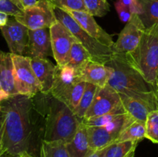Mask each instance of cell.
I'll return each instance as SVG.
<instances>
[{
    "label": "cell",
    "mask_w": 158,
    "mask_h": 157,
    "mask_svg": "<svg viewBox=\"0 0 158 157\" xmlns=\"http://www.w3.org/2000/svg\"><path fill=\"white\" fill-rule=\"evenodd\" d=\"M32 98L23 95L11 96L0 103L4 115L2 149L4 154L19 156L32 153Z\"/></svg>",
    "instance_id": "obj_1"
},
{
    "label": "cell",
    "mask_w": 158,
    "mask_h": 157,
    "mask_svg": "<svg viewBox=\"0 0 158 157\" xmlns=\"http://www.w3.org/2000/svg\"><path fill=\"white\" fill-rule=\"evenodd\" d=\"M41 93V92H40ZM36 110L43 116V136L46 142L69 143L81 123L72 110L50 93H41Z\"/></svg>",
    "instance_id": "obj_2"
},
{
    "label": "cell",
    "mask_w": 158,
    "mask_h": 157,
    "mask_svg": "<svg viewBox=\"0 0 158 157\" xmlns=\"http://www.w3.org/2000/svg\"><path fill=\"white\" fill-rule=\"evenodd\" d=\"M113 69L107 85L118 94L142 100L158 109L157 90L147 83L138 72L133 69L120 55H113L106 63Z\"/></svg>",
    "instance_id": "obj_3"
},
{
    "label": "cell",
    "mask_w": 158,
    "mask_h": 157,
    "mask_svg": "<svg viewBox=\"0 0 158 157\" xmlns=\"http://www.w3.org/2000/svg\"><path fill=\"white\" fill-rule=\"evenodd\" d=\"M143 79L157 90L158 25L145 29L140 42L132 52L120 55Z\"/></svg>",
    "instance_id": "obj_4"
},
{
    "label": "cell",
    "mask_w": 158,
    "mask_h": 157,
    "mask_svg": "<svg viewBox=\"0 0 158 157\" xmlns=\"http://www.w3.org/2000/svg\"><path fill=\"white\" fill-rule=\"evenodd\" d=\"M54 13L57 21L63 24L89 52L92 60L103 64L110 60L114 55L110 48L100 43L85 32L66 11L54 6Z\"/></svg>",
    "instance_id": "obj_5"
},
{
    "label": "cell",
    "mask_w": 158,
    "mask_h": 157,
    "mask_svg": "<svg viewBox=\"0 0 158 157\" xmlns=\"http://www.w3.org/2000/svg\"><path fill=\"white\" fill-rule=\"evenodd\" d=\"M14 17L29 30L49 29L56 22L54 6L49 0H37L33 6L23 9Z\"/></svg>",
    "instance_id": "obj_6"
},
{
    "label": "cell",
    "mask_w": 158,
    "mask_h": 157,
    "mask_svg": "<svg viewBox=\"0 0 158 157\" xmlns=\"http://www.w3.org/2000/svg\"><path fill=\"white\" fill-rule=\"evenodd\" d=\"M14 67V80L18 94L34 98L41 92V86L30 64V58L11 54Z\"/></svg>",
    "instance_id": "obj_7"
},
{
    "label": "cell",
    "mask_w": 158,
    "mask_h": 157,
    "mask_svg": "<svg viewBox=\"0 0 158 157\" xmlns=\"http://www.w3.org/2000/svg\"><path fill=\"white\" fill-rule=\"evenodd\" d=\"M110 112L123 114L126 113V111L122 105L118 92L106 84L103 87H97L94 100L82 120Z\"/></svg>",
    "instance_id": "obj_8"
},
{
    "label": "cell",
    "mask_w": 158,
    "mask_h": 157,
    "mask_svg": "<svg viewBox=\"0 0 158 157\" xmlns=\"http://www.w3.org/2000/svg\"><path fill=\"white\" fill-rule=\"evenodd\" d=\"M145 27L138 15L134 14L113 45L111 48L113 54L124 55L132 52L140 42Z\"/></svg>",
    "instance_id": "obj_9"
},
{
    "label": "cell",
    "mask_w": 158,
    "mask_h": 157,
    "mask_svg": "<svg viewBox=\"0 0 158 157\" xmlns=\"http://www.w3.org/2000/svg\"><path fill=\"white\" fill-rule=\"evenodd\" d=\"M52 57L56 60L57 66H66L69 59V52L73 43L78 40L70 32L56 20L49 27Z\"/></svg>",
    "instance_id": "obj_10"
},
{
    "label": "cell",
    "mask_w": 158,
    "mask_h": 157,
    "mask_svg": "<svg viewBox=\"0 0 158 157\" xmlns=\"http://www.w3.org/2000/svg\"><path fill=\"white\" fill-rule=\"evenodd\" d=\"M3 37L9 46L11 54L24 55L27 52L29 29L11 16L5 26L0 27Z\"/></svg>",
    "instance_id": "obj_11"
},
{
    "label": "cell",
    "mask_w": 158,
    "mask_h": 157,
    "mask_svg": "<svg viewBox=\"0 0 158 157\" xmlns=\"http://www.w3.org/2000/svg\"><path fill=\"white\" fill-rule=\"evenodd\" d=\"M80 81L77 71L70 66H57L50 94L60 101L64 103L66 96L74 86Z\"/></svg>",
    "instance_id": "obj_12"
},
{
    "label": "cell",
    "mask_w": 158,
    "mask_h": 157,
    "mask_svg": "<svg viewBox=\"0 0 158 157\" xmlns=\"http://www.w3.org/2000/svg\"><path fill=\"white\" fill-rule=\"evenodd\" d=\"M80 81L91 83L97 87L107 84L113 73V69L107 65L90 59L77 70Z\"/></svg>",
    "instance_id": "obj_13"
},
{
    "label": "cell",
    "mask_w": 158,
    "mask_h": 157,
    "mask_svg": "<svg viewBox=\"0 0 158 157\" xmlns=\"http://www.w3.org/2000/svg\"><path fill=\"white\" fill-rule=\"evenodd\" d=\"M66 12L76 20L79 26L85 32H87L90 36L110 49L112 48L114 43L112 36L105 32L97 24L93 15L84 11H66Z\"/></svg>",
    "instance_id": "obj_14"
},
{
    "label": "cell",
    "mask_w": 158,
    "mask_h": 157,
    "mask_svg": "<svg viewBox=\"0 0 158 157\" xmlns=\"http://www.w3.org/2000/svg\"><path fill=\"white\" fill-rule=\"evenodd\" d=\"M27 53L30 58H47L52 56L49 28L36 30L29 29Z\"/></svg>",
    "instance_id": "obj_15"
},
{
    "label": "cell",
    "mask_w": 158,
    "mask_h": 157,
    "mask_svg": "<svg viewBox=\"0 0 158 157\" xmlns=\"http://www.w3.org/2000/svg\"><path fill=\"white\" fill-rule=\"evenodd\" d=\"M30 64L41 86V93H50L56 66L47 58H30Z\"/></svg>",
    "instance_id": "obj_16"
},
{
    "label": "cell",
    "mask_w": 158,
    "mask_h": 157,
    "mask_svg": "<svg viewBox=\"0 0 158 157\" xmlns=\"http://www.w3.org/2000/svg\"><path fill=\"white\" fill-rule=\"evenodd\" d=\"M0 83L9 97L18 95L14 80V67L11 53L0 51Z\"/></svg>",
    "instance_id": "obj_17"
},
{
    "label": "cell",
    "mask_w": 158,
    "mask_h": 157,
    "mask_svg": "<svg viewBox=\"0 0 158 157\" xmlns=\"http://www.w3.org/2000/svg\"><path fill=\"white\" fill-rule=\"evenodd\" d=\"M119 95L126 112L136 121L145 123L148 113L151 111L156 110L155 108L146 102L136 99L123 94H119Z\"/></svg>",
    "instance_id": "obj_18"
},
{
    "label": "cell",
    "mask_w": 158,
    "mask_h": 157,
    "mask_svg": "<svg viewBox=\"0 0 158 157\" xmlns=\"http://www.w3.org/2000/svg\"><path fill=\"white\" fill-rule=\"evenodd\" d=\"M69 157H86L91 152L88 142L86 126L80 123L75 135L66 144Z\"/></svg>",
    "instance_id": "obj_19"
},
{
    "label": "cell",
    "mask_w": 158,
    "mask_h": 157,
    "mask_svg": "<svg viewBox=\"0 0 158 157\" xmlns=\"http://www.w3.org/2000/svg\"><path fill=\"white\" fill-rule=\"evenodd\" d=\"M86 131L91 151L102 149L115 143L116 137L110 133L103 126H86Z\"/></svg>",
    "instance_id": "obj_20"
},
{
    "label": "cell",
    "mask_w": 158,
    "mask_h": 157,
    "mask_svg": "<svg viewBox=\"0 0 158 157\" xmlns=\"http://www.w3.org/2000/svg\"><path fill=\"white\" fill-rule=\"evenodd\" d=\"M141 6V12L139 18L145 29L158 25V0H139Z\"/></svg>",
    "instance_id": "obj_21"
},
{
    "label": "cell",
    "mask_w": 158,
    "mask_h": 157,
    "mask_svg": "<svg viewBox=\"0 0 158 157\" xmlns=\"http://www.w3.org/2000/svg\"><path fill=\"white\" fill-rule=\"evenodd\" d=\"M92 59V56L87 50L79 42L73 43L69 55L67 66L79 70L86 62Z\"/></svg>",
    "instance_id": "obj_22"
},
{
    "label": "cell",
    "mask_w": 158,
    "mask_h": 157,
    "mask_svg": "<svg viewBox=\"0 0 158 157\" xmlns=\"http://www.w3.org/2000/svg\"><path fill=\"white\" fill-rule=\"evenodd\" d=\"M39 157H69L66 143L63 142H46L41 140Z\"/></svg>",
    "instance_id": "obj_23"
},
{
    "label": "cell",
    "mask_w": 158,
    "mask_h": 157,
    "mask_svg": "<svg viewBox=\"0 0 158 157\" xmlns=\"http://www.w3.org/2000/svg\"><path fill=\"white\" fill-rule=\"evenodd\" d=\"M145 138V123L134 121L123 129L115 140V143L123 141L140 142Z\"/></svg>",
    "instance_id": "obj_24"
},
{
    "label": "cell",
    "mask_w": 158,
    "mask_h": 157,
    "mask_svg": "<svg viewBox=\"0 0 158 157\" xmlns=\"http://www.w3.org/2000/svg\"><path fill=\"white\" fill-rule=\"evenodd\" d=\"M97 86L91 83H86L84 92L82 95L80 101L79 103L78 106L76 107L73 110V113L81 121L84 117L86 111L90 106L93 100H94V95H95L96 91H97Z\"/></svg>",
    "instance_id": "obj_25"
},
{
    "label": "cell",
    "mask_w": 158,
    "mask_h": 157,
    "mask_svg": "<svg viewBox=\"0 0 158 157\" xmlns=\"http://www.w3.org/2000/svg\"><path fill=\"white\" fill-rule=\"evenodd\" d=\"M134 121L136 120L126 112L124 114L117 115L110 123H108L103 127L117 139L120 132Z\"/></svg>",
    "instance_id": "obj_26"
},
{
    "label": "cell",
    "mask_w": 158,
    "mask_h": 157,
    "mask_svg": "<svg viewBox=\"0 0 158 157\" xmlns=\"http://www.w3.org/2000/svg\"><path fill=\"white\" fill-rule=\"evenodd\" d=\"M145 138L158 144V109L148 113L145 121Z\"/></svg>",
    "instance_id": "obj_27"
},
{
    "label": "cell",
    "mask_w": 158,
    "mask_h": 157,
    "mask_svg": "<svg viewBox=\"0 0 158 157\" xmlns=\"http://www.w3.org/2000/svg\"><path fill=\"white\" fill-rule=\"evenodd\" d=\"M86 12L93 16L103 17L110 12V5L106 0H83Z\"/></svg>",
    "instance_id": "obj_28"
},
{
    "label": "cell",
    "mask_w": 158,
    "mask_h": 157,
    "mask_svg": "<svg viewBox=\"0 0 158 157\" xmlns=\"http://www.w3.org/2000/svg\"><path fill=\"white\" fill-rule=\"evenodd\" d=\"M86 83L85 82H79L75 86L73 87L70 92L66 96V99L64 101V104H66L71 110L73 112L74 109L78 106L79 103L80 101L83 92H84Z\"/></svg>",
    "instance_id": "obj_29"
},
{
    "label": "cell",
    "mask_w": 158,
    "mask_h": 157,
    "mask_svg": "<svg viewBox=\"0 0 158 157\" xmlns=\"http://www.w3.org/2000/svg\"><path fill=\"white\" fill-rule=\"evenodd\" d=\"M139 142L123 141L114 143V154L113 157H127L132 151L135 150Z\"/></svg>",
    "instance_id": "obj_30"
},
{
    "label": "cell",
    "mask_w": 158,
    "mask_h": 157,
    "mask_svg": "<svg viewBox=\"0 0 158 157\" xmlns=\"http://www.w3.org/2000/svg\"><path fill=\"white\" fill-rule=\"evenodd\" d=\"M56 7L65 11H84L86 12L83 0H49Z\"/></svg>",
    "instance_id": "obj_31"
},
{
    "label": "cell",
    "mask_w": 158,
    "mask_h": 157,
    "mask_svg": "<svg viewBox=\"0 0 158 157\" xmlns=\"http://www.w3.org/2000/svg\"><path fill=\"white\" fill-rule=\"evenodd\" d=\"M21 11L11 0H0V12L7 14L9 16H15Z\"/></svg>",
    "instance_id": "obj_32"
},
{
    "label": "cell",
    "mask_w": 158,
    "mask_h": 157,
    "mask_svg": "<svg viewBox=\"0 0 158 157\" xmlns=\"http://www.w3.org/2000/svg\"><path fill=\"white\" fill-rule=\"evenodd\" d=\"M114 5H115V9L117 10V13H118L120 19L125 23L128 22L131 20V17L133 15L131 11H130L129 8L122 4L118 0H117V2H115V4Z\"/></svg>",
    "instance_id": "obj_33"
},
{
    "label": "cell",
    "mask_w": 158,
    "mask_h": 157,
    "mask_svg": "<svg viewBox=\"0 0 158 157\" xmlns=\"http://www.w3.org/2000/svg\"><path fill=\"white\" fill-rule=\"evenodd\" d=\"M118 1L129 8L132 15L134 14L139 15L141 12V6L139 0H118Z\"/></svg>",
    "instance_id": "obj_34"
},
{
    "label": "cell",
    "mask_w": 158,
    "mask_h": 157,
    "mask_svg": "<svg viewBox=\"0 0 158 157\" xmlns=\"http://www.w3.org/2000/svg\"><path fill=\"white\" fill-rule=\"evenodd\" d=\"M11 2L15 4L20 10H23L26 8L33 6L37 0H11Z\"/></svg>",
    "instance_id": "obj_35"
},
{
    "label": "cell",
    "mask_w": 158,
    "mask_h": 157,
    "mask_svg": "<svg viewBox=\"0 0 158 157\" xmlns=\"http://www.w3.org/2000/svg\"><path fill=\"white\" fill-rule=\"evenodd\" d=\"M3 134H4V115L0 109V157L4 155L2 149Z\"/></svg>",
    "instance_id": "obj_36"
},
{
    "label": "cell",
    "mask_w": 158,
    "mask_h": 157,
    "mask_svg": "<svg viewBox=\"0 0 158 157\" xmlns=\"http://www.w3.org/2000/svg\"><path fill=\"white\" fill-rule=\"evenodd\" d=\"M107 147H105L102 149H99L97 151H91L86 157H103L104 156L106 151L107 149Z\"/></svg>",
    "instance_id": "obj_37"
},
{
    "label": "cell",
    "mask_w": 158,
    "mask_h": 157,
    "mask_svg": "<svg viewBox=\"0 0 158 157\" xmlns=\"http://www.w3.org/2000/svg\"><path fill=\"white\" fill-rule=\"evenodd\" d=\"M9 18V15L7 14L4 13V12H0V27L5 26L6 22H8Z\"/></svg>",
    "instance_id": "obj_38"
},
{
    "label": "cell",
    "mask_w": 158,
    "mask_h": 157,
    "mask_svg": "<svg viewBox=\"0 0 158 157\" xmlns=\"http://www.w3.org/2000/svg\"><path fill=\"white\" fill-rule=\"evenodd\" d=\"M19 157H34L33 155H30V154L27 153V152H24V153L21 154V155H19Z\"/></svg>",
    "instance_id": "obj_39"
},
{
    "label": "cell",
    "mask_w": 158,
    "mask_h": 157,
    "mask_svg": "<svg viewBox=\"0 0 158 157\" xmlns=\"http://www.w3.org/2000/svg\"><path fill=\"white\" fill-rule=\"evenodd\" d=\"M134 154H135V150L132 151V152H131L127 157H134Z\"/></svg>",
    "instance_id": "obj_40"
},
{
    "label": "cell",
    "mask_w": 158,
    "mask_h": 157,
    "mask_svg": "<svg viewBox=\"0 0 158 157\" xmlns=\"http://www.w3.org/2000/svg\"><path fill=\"white\" fill-rule=\"evenodd\" d=\"M2 157H19V156H13V155H7V154H4L2 155Z\"/></svg>",
    "instance_id": "obj_41"
},
{
    "label": "cell",
    "mask_w": 158,
    "mask_h": 157,
    "mask_svg": "<svg viewBox=\"0 0 158 157\" xmlns=\"http://www.w3.org/2000/svg\"><path fill=\"white\" fill-rule=\"evenodd\" d=\"M157 89H158V76H157Z\"/></svg>",
    "instance_id": "obj_42"
},
{
    "label": "cell",
    "mask_w": 158,
    "mask_h": 157,
    "mask_svg": "<svg viewBox=\"0 0 158 157\" xmlns=\"http://www.w3.org/2000/svg\"><path fill=\"white\" fill-rule=\"evenodd\" d=\"M157 95H158V89H157Z\"/></svg>",
    "instance_id": "obj_43"
},
{
    "label": "cell",
    "mask_w": 158,
    "mask_h": 157,
    "mask_svg": "<svg viewBox=\"0 0 158 157\" xmlns=\"http://www.w3.org/2000/svg\"><path fill=\"white\" fill-rule=\"evenodd\" d=\"M103 157H106V156H105V155H104V156H103Z\"/></svg>",
    "instance_id": "obj_44"
},
{
    "label": "cell",
    "mask_w": 158,
    "mask_h": 157,
    "mask_svg": "<svg viewBox=\"0 0 158 157\" xmlns=\"http://www.w3.org/2000/svg\"></svg>",
    "instance_id": "obj_45"
}]
</instances>
